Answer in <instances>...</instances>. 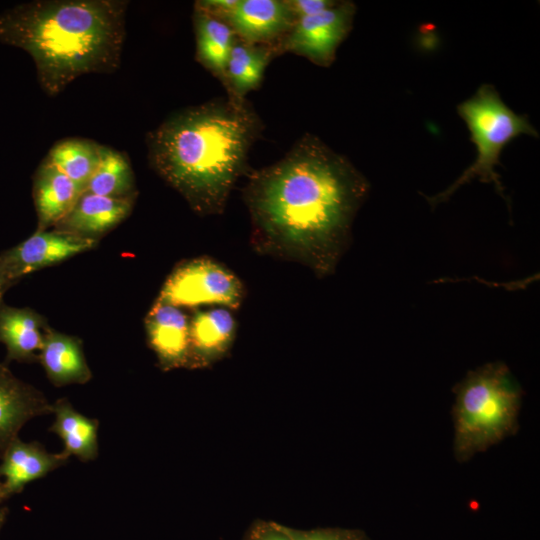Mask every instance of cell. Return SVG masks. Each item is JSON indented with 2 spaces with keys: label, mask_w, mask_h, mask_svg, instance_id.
<instances>
[{
  "label": "cell",
  "mask_w": 540,
  "mask_h": 540,
  "mask_svg": "<svg viewBox=\"0 0 540 540\" xmlns=\"http://www.w3.org/2000/svg\"><path fill=\"white\" fill-rule=\"evenodd\" d=\"M365 176L342 154L306 133L277 162L248 174L243 199L254 250L331 275L368 196Z\"/></svg>",
  "instance_id": "obj_1"
},
{
  "label": "cell",
  "mask_w": 540,
  "mask_h": 540,
  "mask_svg": "<svg viewBox=\"0 0 540 540\" xmlns=\"http://www.w3.org/2000/svg\"><path fill=\"white\" fill-rule=\"evenodd\" d=\"M263 123L247 99L219 97L179 109L146 137L150 167L199 215L222 214Z\"/></svg>",
  "instance_id": "obj_2"
},
{
  "label": "cell",
  "mask_w": 540,
  "mask_h": 540,
  "mask_svg": "<svg viewBox=\"0 0 540 540\" xmlns=\"http://www.w3.org/2000/svg\"><path fill=\"white\" fill-rule=\"evenodd\" d=\"M124 0H35L0 14V42L27 52L50 97L75 79L113 73L126 35Z\"/></svg>",
  "instance_id": "obj_3"
},
{
  "label": "cell",
  "mask_w": 540,
  "mask_h": 540,
  "mask_svg": "<svg viewBox=\"0 0 540 540\" xmlns=\"http://www.w3.org/2000/svg\"><path fill=\"white\" fill-rule=\"evenodd\" d=\"M454 455L466 462L519 428L522 389L503 362L468 372L453 390Z\"/></svg>",
  "instance_id": "obj_4"
},
{
  "label": "cell",
  "mask_w": 540,
  "mask_h": 540,
  "mask_svg": "<svg viewBox=\"0 0 540 540\" xmlns=\"http://www.w3.org/2000/svg\"><path fill=\"white\" fill-rule=\"evenodd\" d=\"M459 116L465 121L477 155L475 161L445 190L427 197L431 206L447 201L461 186L478 179L492 183L506 199L504 187L495 167L504 147L519 135L537 137L536 129L528 118L511 110L490 84L481 85L473 96L457 106Z\"/></svg>",
  "instance_id": "obj_5"
},
{
  "label": "cell",
  "mask_w": 540,
  "mask_h": 540,
  "mask_svg": "<svg viewBox=\"0 0 540 540\" xmlns=\"http://www.w3.org/2000/svg\"><path fill=\"white\" fill-rule=\"evenodd\" d=\"M244 298V285L230 269L200 257L179 264L165 281L158 299L179 308L214 306L235 310Z\"/></svg>",
  "instance_id": "obj_6"
},
{
  "label": "cell",
  "mask_w": 540,
  "mask_h": 540,
  "mask_svg": "<svg viewBox=\"0 0 540 540\" xmlns=\"http://www.w3.org/2000/svg\"><path fill=\"white\" fill-rule=\"evenodd\" d=\"M356 6L338 1L318 14L299 18L291 30L273 47L277 55L293 53L322 67L330 66L336 51L352 29Z\"/></svg>",
  "instance_id": "obj_7"
},
{
  "label": "cell",
  "mask_w": 540,
  "mask_h": 540,
  "mask_svg": "<svg viewBox=\"0 0 540 540\" xmlns=\"http://www.w3.org/2000/svg\"><path fill=\"white\" fill-rule=\"evenodd\" d=\"M93 238L63 230L37 231L0 255V281L8 286L27 273L38 270L93 247Z\"/></svg>",
  "instance_id": "obj_8"
},
{
  "label": "cell",
  "mask_w": 540,
  "mask_h": 540,
  "mask_svg": "<svg viewBox=\"0 0 540 540\" xmlns=\"http://www.w3.org/2000/svg\"><path fill=\"white\" fill-rule=\"evenodd\" d=\"M146 331L162 370L187 368L190 318L179 307L158 299L146 317Z\"/></svg>",
  "instance_id": "obj_9"
},
{
  "label": "cell",
  "mask_w": 540,
  "mask_h": 540,
  "mask_svg": "<svg viewBox=\"0 0 540 540\" xmlns=\"http://www.w3.org/2000/svg\"><path fill=\"white\" fill-rule=\"evenodd\" d=\"M226 22L243 41L274 46L291 30L296 18L287 0H238Z\"/></svg>",
  "instance_id": "obj_10"
},
{
  "label": "cell",
  "mask_w": 540,
  "mask_h": 540,
  "mask_svg": "<svg viewBox=\"0 0 540 540\" xmlns=\"http://www.w3.org/2000/svg\"><path fill=\"white\" fill-rule=\"evenodd\" d=\"M237 324L232 311L225 307L198 310L190 318V348L187 368H208L230 351Z\"/></svg>",
  "instance_id": "obj_11"
},
{
  "label": "cell",
  "mask_w": 540,
  "mask_h": 540,
  "mask_svg": "<svg viewBox=\"0 0 540 540\" xmlns=\"http://www.w3.org/2000/svg\"><path fill=\"white\" fill-rule=\"evenodd\" d=\"M52 414V404L37 389L0 364V458L32 418Z\"/></svg>",
  "instance_id": "obj_12"
},
{
  "label": "cell",
  "mask_w": 540,
  "mask_h": 540,
  "mask_svg": "<svg viewBox=\"0 0 540 540\" xmlns=\"http://www.w3.org/2000/svg\"><path fill=\"white\" fill-rule=\"evenodd\" d=\"M1 459L0 477H4L3 486L10 497L21 493L28 483L66 465L69 456L63 452H48L38 441L24 442L18 437L9 444Z\"/></svg>",
  "instance_id": "obj_13"
},
{
  "label": "cell",
  "mask_w": 540,
  "mask_h": 540,
  "mask_svg": "<svg viewBox=\"0 0 540 540\" xmlns=\"http://www.w3.org/2000/svg\"><path fill=\"white\" fill-rule=\"evenodd\" d=\"M84 191L45 158L33 180L38 231L56 226L73 208Z\"/></svg>",
  "instance_id": "obj_14"
},
{
  "label": "cell",
  "mask_w": 540,
  "mask_h": 540,
  "mask_svg": "<svg viewBox=\"0 0 540 540\" xmlns=\"http://www.w3.org/2000/svg\"><path fill=\"white\" fill-rule=\"evenodd\" d=\"M132 206L133 197L112 198L84 191L56 228L93 238L120 223L130 213Z\"/></svg>",
  "instance_id": "obj_15"
},
{
  "label": "cell",
  "mask_w": 540,
  "mask_h": 540,
  "mask_svg": "<svg viewBox=\"0 0 540 540\" xmlns=\"http://www.w3.org/2000/svg\"><path fill=\"white\" fill-rule=\"evenodd\" d=\"M276 57L272 45L252 44L235 37L223 81L228 96L246 99L263 81L265 70Z\"/></svg>",
  "instance_id": "obj_16"
},
{
  "label": "cell",
  "mask_w": 540,
  "mask_h": 540,
  "mask_svg": "<svg viewBox=\"0 0 540 540\" xmlns=\"http://www.w3.org/2000/svg\"><path fill=\"white\" fill-rule=\"evenodd\" d=\"M55 419L49 431L62 439L63 453L75 456L81 462L93 461L98 457L99 421L78 412L65 398L52 404Z\"/></svg>",
  "instance_id": "obj_17"
},
{
  "label": "cell",
  "mask_w": 540,
  "mask_h": 540,
  "mask_svg": "<svg viewBox=\"0 0 540 540\" xmlns=\"http://www.w3.org/2000/svg\"><path fill=\"white\" fill-rule=\"evenodd\" d=\"M39 359L56 386L83 384L91 378L80 343L75 338L59 333L46 335Z\"/></svg>",
  "instance_id": "obj_18"
},
{
  "label": "cell",
  "mask_w": 540,
  "mask_h": 540,
  "mask_svg": "<svg viewBox=\"0 0 540 540\" xmlns=\"http://www.w3.org/2000/svg\"><path fill=\"white\" fill-rule=\"evenodd\" d=\"M192 20L196 40V60L223 83L236 35L227 22L199 10H193Z\"/></svg>",
  "instance_id": "obj_19"
},
{
  "label": "cell",
  "mask_w": 540,
  "mask_h": 540,
  "mask_svg": "<svg viewBox=\"0 0 540 540\" xmlns=\"http://www.w3.org/2000/svg\"><path fill=\"white\" fill-rule=\"evenodd\" d=\"M39 317L28 309L0 304V341L7 349V359L32 361L43 346Z\"/></svg>",
  "instance_id": "obj_20"
},
{
  "label": "cell",
  "mask_w": 540,
  "mask_h": 540,
  "mask_svg": "<svg viewBox=\"0 0 540 540\" xmlns=\"http://www.w3.org/2000/svg\"><path fill=\"white\" fill-rule=\"evenodd\" d=\"M102 146L90 139L67 138L55 143L45 159L85 191L100 163Z\"/></svg>",
  "instance_id": "obj_21"
},
{
  "label": "cell",
  "mask_w": 540,
  "mask_h": 540,
  "mask_svg": "<svg viewBox=\"0 0 540 540\" xmlns=\"http://www.w3.org/2000/svg\"><path fill=\"white\" fill-rule=\"evenodd\" d=\"M85 191L112 198L133 197L134 177L127 157L117 150L102 146L100 163Z\"/></svg>",
  "instance_id": "obj_22"
},
{
  "label": "cell",
  "mask_w": 540,
  "mask_h": 540,
  "mask_svg": "<svg viewBox=\"0 0 540 540\" xmlns=\"http://www.w3.org/2000/svg\"><path fill=\"white\" fill-rule=\"evenodd\" d=\"M293 540H370L360 529L350 528H315L300 530L288 527Z\"/></svg>",
  "instance_id": "obj_23"
},
{
  "label": "cell",
  "mask_w": 540,
  "mask_h": 540,
  "mask_svg": "<svg viewBox=\"0 0 540 540\" xmlns=\"http://www.w3.org/2000/svg\"><path fill=\"white\" fill-rule=\"evenodd\" d=\"M244 540H293L288 526L274 521L257 520L248 529Z\"/></svg>",
  "instance_id": "obj_24"
},
{
  "label": "cell",
  "mask_w": 540,
  "mask_h": 540,
  "mask_svg": "<svg viewBox=\"0 0 540 540\" xmlns=\"http://www.w3.org/2000/svg\"><path fill=\"white\" fill-rule=\"evenodd\" d=\"M237 3L238 0H199L194 9L226 22Z\"/></svg>",
  "instance_id": "obj_25"
},
{
  "label": "cell",
  "mask_w": 540,
  "mask_h": 540,
  "mask_svg": "<svg viewBox=\"0 0 540 540\" xmlns=\"http://www.w3.org/2000/svg\"><path fill=\"white\" fill-rule=\"evenodd\" d=\"M337 2L338 1L333 0H287L296 20L330 9L335 6Z\"/></svg>",
  "instance_id": "obj_26"
},
{
  "label": "cell",
  "mask_w": 540,
  "mask_h": 540,
  "mask_svg": "<svg viewBox=\"0 0 540 540\" xmlns=\"http://www.w3.org/2000/svg\"><path fill=\"white\" fill-rule=\"evenodd\" d=\"M8 509L6 507H0V530L6 520Z\"/></svg>",
  "instance_id": "obj_27"
},
{
  "label": "cell",
  "mask_w": 540,
  "mask_h": 540,
  "mask_svg": "<svg viewBox=\"0 0 540 540\" xmlns=\"http://www.w3.org/2000/svg\"><path fill=\"white\" fill-rule=\"evenodd\" d=\"M8 498V495L4 489L3 482L0 481V504Z\"/></svg>",
  "instance_id": "obj_28"
},
{
  "label": "cell",
  "mask_w": 540,
  "mask_h": 540,
  "mask_svg": "<svg viewBox=\"0 0 540 540\" xmlns=\"http://www.w3.org/2000/svg\"><path fill=\"white\" fill-rule=\"evenodd\" d=\"M5 287H6V286L0 281V290H3V291H4Z\"/></svg>",
  "instance_id": "obj_29"
},
{
  "label": "cell",
  "mask_w": 540,
  "mask_h": 540,
  "mask_svg": "<svg viewBox=\"0 0 540 540\" xmlns=\"http://www.w3.org/2000/svg\"><path fill=\"white\" fill-rule=\"evenodd\" d=\"M3 290H0V304H1V296H2Z\"/></svg>",
  "instance_id": "obj_30"
}]
</instances>
